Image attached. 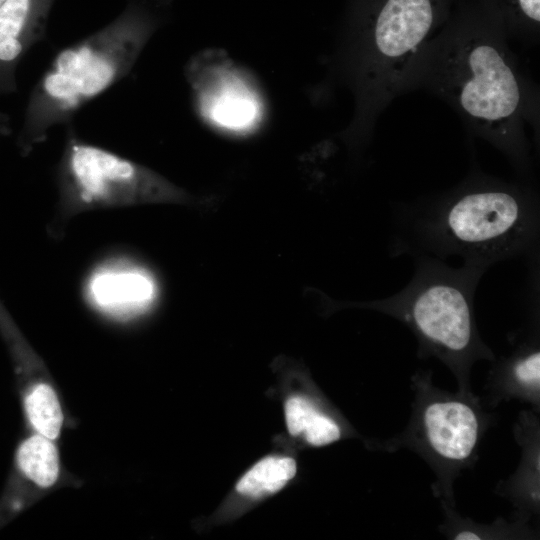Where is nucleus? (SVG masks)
<instances>
[{"instance_id": "f257e3e1", "label": "nucleus", "mask_w": 540, "mask_h": 540, "mask_svg": "<svg viewBox=\"0 0 540 540\" xmlns=\"http://www.w3.org/2000/svg\"><path fill=\"white\" fill-rule=\"evenodd\" d=\"M507 35L483 0L460 1L429 42L414 89L426 88L450 104L473 134L529 167L525 122L538 125V96L521 74Z\"/></svg>"}, {"instance_id": "f03ea898", "label": "nucleus", "mask_w": 540, "mask_h": 540, "mask_svg": "<svg viewBox=\"0 0 540 540\" xmlns=\"http://www.w3.org/2000/svg\"><path fill=\"white\" fill-rule=\"evenodd\" d=\"M454 0H355L336 58L354 98L342 136L349 145L369 140L379 114L413 90L421 58L450 16Z\"/></svg>"}, {"instance_id": "7ed1b4c3", "label": "nucleus", "mask_w": 540, "mask_h": 540, "mask_svg": "<svg viewBox=\"0 0 540 540\" xmlns=\"http://www.w3.org/2000/svg\"><path fill=\"white\" fill-rule=\"evenodd\" d=\"M166 0H125L119 16L64 48L33 87L17 144L24 154L126 77L163 19Z\"/></svg>"}, {"instance_id": "20e7f679", "label": "nucleus", "mask_w": 540, "mask_h": 540, "mask_svg": "<svg viewBox=\"0 0 540 540\" xmlns=\"http://www.w3.org/2000/svg\"><path fill=\"white\" fill-rule=\"evenodd\" d=\"M535 194L487 176H471L417 214L413 240L423 250L488 269L528 252L538 236Z\"/></svg>"}, {"instance_id": "39448f33", "label": "nucleus", "mask_w": 540, "mask_h": 540, "mask_svg": "<svg viewBox=\"0 0 540 540\" xmlns=\"http://www.w3.org/2000/svg\"><path fill=\"white\" fill-rule=\"evenodd\" d=\"M486 270L468 263L452 268L436 258L421 257L413 278L399 293L356 305L400 319L413 329L424 350L461 366L489 354L473 315L475 289Z\"/></svg>"}, {"instance_id": "423d86ee", "label": "nucleus", "mask_w": 540, "mask_h": 540, "mask_svg": "<svg viewBox=\"0 0 540 540\" xmlns=\"http://www.w3.org/2000/svg\"><path fill=\"white\" fill-rule=\"evenodd\" d=\"M66 131L57 168L60 222L97 209L199 202L151 168L84 141L72 124L66 126Z\"/></svg>"}, {"instance_id": "0eeeda50", "label": "nucleus", "mask_w": 540, "mask_h": 540, "mask_svg": "<svg viewBox=\"0 0 540 540\" xmlns=\"http://www.w3.org/2000/svg\"><path fill=\"white\" fill-rule=\"evenodd\" d=\"M185 77L194 109L207 126L245 135L262 125L266 106L260 85L224 52L195 54L185 66Z\"/></svg>"}, {"instance_id": "6e6552de", "label": "nucleus", "mask_w": 540, "mask_h": 540, "mask_svg": "<svg viewBox=\"0 0 540 540\" xmlns=\"http://www.w3.org/2000/svg\"><path fill=\"white\" fill-rule=\"evenodd\" d=\"M55 0H5L0 7V95L17 91L16 69L43 39Z\"/></svg>"}, {"instance_id": "1a4fd4ad", "label": "nucleus", "mask_w": 540, "mask_h": 540, "mask_svg": "<svg viewBox=\"0 0 540 540\" xmlns=\"http://www.w3.org/2000/svg\"><path fill=\"white\" fill-rule=\"evenodd\" d=\"M154 283L148 273L134 263L113 260L90 275L87 296L104 312L125 315L145 308L153 299Z\"/></svg>"}, {"instance_id": "9d476101", "label": "nucleus", "mask_w": 540, "mask_h": 540, "mask_svg": "<svg viewBox=\"0 0 540 540\" xmlns=\"http://www.w3.org/2000/svg\"><path fill=\"white\" fill-rule=\"evenodd\" d=\"M425 438L431 449L450 462H463L474 451L479 437V419L467 403L436 400L423 412Z\"/></svg>"}, {"instance_id": "9b49d317", "label": "nucleus", "mask_w": 540, "mask_h": 540, "mask_svg": "<svg viewBox=\"0 0 540 540\" xmlns=\"http://www.w3.org/2000/svg\"><path fill=\"white\" fill-rule=\"evenodd\" d=\"M15 461L18 472L39 487H50L58 479V451L50 439L40 434L32 435L20 444Z\"/></svg>"}, {"instance_id": "f8f14e48", "label": "nucleus", "mask_w": 540, "mask_h": 540, "mask_svg": "<svg viewBox=\"0 0 540 540\" xmlns=\"http://www.w3.org/2000/svg\"><path fill=\"white\" fill-rule=\"evenodd\" d=\"M499 19L507 37L539 38L540 0H483Z\"/></svg>"}, {"instance_id": "ddd939ff", "label": "nucleus", "mask_w": 540, "mask_h": 540, "mask_svg": "<svg viewBox=\"0 0 540 540\" xmlns=\"http://www.w3.org/2000/svg\"><path fill=\"white\" fill-rule=\"evenodd\" d=\"M296 474V463L289 457L270 456L256 463L239 480V493L259 496L275 493L283 488Z\"/></svg>"}, {"instance_id": "4468645a", "label": "nucleus", "mask_w": 540, "mask_h": 540, "mask_svg": "<svg viewBox=\"0 0 540 540\" xmlns=\"http://www.w3.org/2000/svg\"><path fill=\"white\" fill-rule=\"evenodd\" d=\"M23 403L28 420L38 434L55 440L63 424V413L54 389L46 383L35 384L25 392Z\"/></svg>"}, {"instance_id": "2eb2a0df", "label": "nucleus", "mask_w": 540, "mask_h": 540, "mask_svg": "<svg viewBox=\"0 0 540 540\" xmlns=\"http://www.w3.org/2000/svg\"><path fill=\"white\" fill-rule=\"evenodd\" d=\"M307 442L313 446L330 444L340 438V428L328 416L317 411L304 432Z\"/></svg>"}, {"instance_id": "dca6fc26", "label": "nucleus", "mask_w": 540, "mask_h": 540, "mask_svg": "<svg viewBox=\"0 0 540 540\" xmlns=\"http://www.w3.org/2000/svg\"><path fill=\"white\" fill-rule=\"evenodd\" d=\"M316 412L315 407L306 398L300 396L289 398L285 405V417L289 433L292 436L303 433Z\"/></svg>"}, {"instance_id": "f3484780", "label": "nucleus", "mask_w": 540, "mask_h": 540, "mask_svg": "<svg viewBox=\"0 0 540 540\" xmlns=\"http://www.w3.org/2000/svg\"><path fill=\"white\" fill-rule=\"evenodd\" d=\"M513 375L520 384L538 390L540 384L539 351L533 350L518 358L513 366Z\"/></svg>"}, {"instance_id": "a211bd4d", "label": "nucleus", "mask_w": 540, "mask_h": 540, "mask_svg": "<svg viewBox=\"0 0 540 540\" xmlns=\"http://www.w3.org/2000/svg\"><path fill=\"white\" fill-rule=\"evenodd\" d=\"M10 132V119L7 115L0 113V137Z\"/></svg>"}, {"instance_id": "6ab92c4d", "label": "nucleus", "mask_w": 540, "mask_h": 540, "mask_svg": "<svg viewBox=\"0 0 540 540\" xmlns=\"http://www.w3.org/2000/svg\"><path fill=\"white\" fill-rule=\"evenodd\" d=\"M455 539L457 540H479L481 537L474 532L471 531H461L455 535Z\"/></svg>"}, {"instance_id": "aec40b11", "label": "nucleus", "mask_w": 540, "mask_h": 540, "mask_svg": "<svg viewBox=\"0 0 540 540\" xmlns=\"http://www.w3.org/2000/svg\"><path fill=\"white\" fill-rule=\"evenodd\" d=\"M4 1H5V0H0V7H1V5L3 4Z\"/></svg>"}]
</instances>
